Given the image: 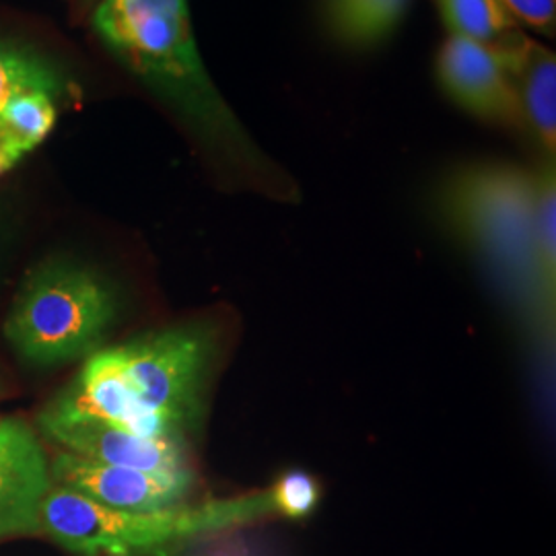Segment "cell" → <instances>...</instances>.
<instances>
[{"instance_id": "cell-1", "label": "cell", "mask_w": 556, "mask_h": 556, "mask_svg": "<svg viewBox=\"0 0 556 556\" xmlns=\"http://www.w3.org/2000/svg\"><path fill=\"white\" fill-rule=\"evenodd\" d=\"M93 29L128 71L178 110L217 157L236 172L268 176V160L204 68L188 0H100Z\"/></svg>"}, {"instance_id": "cell-2", "label": "cell", "mask_w": 556, "mask_h": 556, "mask_svg": "<svg viewBox=\"0 0 556 556\" xmlns=\"http://www.w3.org/2000/svg\"><path fill=\"white\" fill-rule=\"evenodd\" d=\"M534 202V174L505 163L456 169L438 192L439 217L486 264L519 326L548 357L553 344L544 337L538 301Z\"/></svg>"}, {"instance_id": "cell-3", "label": "cell", "mask_w": 556, "mask_h": 556, "mask_svg": "<svg viewBox=\"0 0 556 556\" xmlns=\"http://www.w3.org/2000/svg\"><path fill=\"white\" fill-rule=\"evenodd\" d=\"M266 517H277L270 489L163 511H124L52 482L41 501L40 532L80 556L155 555L172 544Z\"/></svg>"}, {"instance_id": "cell-4", "label": "cell", "mask_w": 556, "mask_h": 556, "mask_svg": "<svg viewBox=\"0 0 556 556\" xmlns=\"http://www.w3.org/2000/svg\"><path fill=\"white\" fill-rule=\"evenodd\" d=\"M116 316V291L96 268L75 260H46L23 280L4 337L25 363L56 367L93 355Z\"/></svg>"}, {"instance_id": "cell-5", "label": "cell", "mask_w": 556, "mask_h": 556, "mask_svg": "<svg viewBox=\"0 0 556 556\" xmlns=\"http://www.w3.org/2000/svg\"><path fill=\"white\" fill-rule=\"evenodd\" d=\"M140 402L186 438L202 415L204 388L217 353L215 332L202 324L147 332L116 346Z\"/></svg>"}, {"instance_id": "cell-6", "label": "cell", "mask_w": 556, "mask_h": 556, "mask_svg": "<svg viewBox=\"0 0 556 556\" xmlns=\"http://www.w3.org/2000/svg\"><path fill=\"white\" fill-rule=\"evenodd\" d=\"M56 422H105L147 439H184L149 410L124 374L116 346L96 351L40 415Z\"/></svg>"}, {"instance_id": "cell-7", "label": "cell", "mask_w": 556, "mask_h": 556, "mask_svg": "<svg viewBox=\"0 0 556 556\" xmlns=\"http://www.w3.org/2000/svg\"><path fill=\"white\" fill-rule=\"evenodd\" d=\"M52 482L105 507L124 511H163L184 505L194 477L184 472H147L101 464L71 452H60L50 464Z\"/></svg>"}, {"instance_id": "cell-8", "label": "cell", "mask_w": 556, "mask_h": 556, "mask_svg": "<svg viewBox=\"0 0 556 556\" xmlns=\"http://www.w3.org/2000/svg\"><path fill=\"white\" fill-rule=\"evenodd\" d=\"M438 80L443 91L466 112L489 122L523 128L503 52L450 36L439 50Z\"/></svg>"}, {"instance_id": "cell-9", "label": "cell", "mask_w": 556, "mask_h": 556, "mask_svg": "<svg viewBox=\"0 0 556 556\" xmlns=\"http://www.w3.org/2000/svg\"><path fill=\"white\" fill-rule=\"evenodd\" d=\"M52 486L40 441L20 418H0V538L40 532V507Z\"/></svg>"}, {"instance_id": "cell-10", "label": "cell", "mask_w": 556, "mask_h": 556, "mask_svg": "<svg viewBox=\"0 0 556 556\" xmlns=\"http://www.w3.org/2000/svg\"><path fill=\"white\" fill-rule=\"evenodd\" d=\"M41 431L54 439L64 452L101 464L126 466L147 472H184V439H147L105 422H56L41 420Z\"/></svg>"}, {"instance_id": "cell-11", "label": "cell", "mask_w": 556, "mask_h": 556, "mask_svg": "<svg viewBox=\"0 0 556 556\" xmlns=\"http://www.w3.org/2000/svg\"><path fill=\"white\" fill-rule=\"evenodd\" d=\"M514 80L521 126L534 137L542 151L555 161L556 153V59L551 50L523 36L503 50Z\"/></svg>"}, {"instance_id": "cell-12", "label": "cell", "mask_w": 556, "mask_h": 556, "mask_svg": "<svg viewBox=\"0 0 556 556\" xmlns=\"http://www.w3.org/2000/svg\"><path fill=\"white\" fill-rule=\"evenodd\" d=\"M534 202V262L538 301L544 337L555 346L556 307V176L555 161H546L536 174Z\"/></svg>"}, {"instance_id": "cell-13", "label": "cell", "mask_w": 556, "mask_h": 556, "mask_svg": "<svg viewBox=\"0 0 556 556\" xmlns=\"http://www.w3.org/2000/svg\"><path fill=\"white\" fill-rule=\"evenodd\" d=\"M410 0H328L332 34L346 46L369 48L396 31Z\"/></svg>"}, {"instance_id": "cell-14", "label": "cell", "mask_w": 556, "mask_h": 556, "mask_svg": "<svg viewBox=\"0 0 556 556\" xmlns=\"http://www.w3.org/2000/svg\"><path fill=\"white\" fill-rule=\"evenodd\" d=\"M438 7L452 36L477 41L497 52L511 48L526 36L501 0H438Z\"/></svg>"}, {"instance_id": "cell-15", "label": "cell", "mask_w": 556, "mask_h": 556, "mask_svg": "<svg viewBox=\"0 0 556 556\" xmlns=\"http://www.w3.org/2000/svg\"><path fill=\"white\" fill-rule=\"evenodd\" d=\"M56 118L54 93L41 89L17 93L0 110V147L21 161L48 139Z\"/></svg>"}, {"instance_id": "cell-16", "label": "cell", "mask_w": 556, "mask_h": 556, "mask_svg": "<svg viewBox=\"0 0 556 556\" xmlns=\"http://www.w3.org/2000/svg\"><path fill=\"white\" fill-rule=\"evenodd\" d=\"M31 89L56 96L62 89L59 71L38 52L0 40V110L13 96Z\"/></svg>"}, {"instance_id": "cell-17", "label": "cell", "mask_w": 556, "mask_h": 556, "mask_svg": "<svg viewBox=\"0 0 556 556\" xmlns=\"http://www.w3.org/2000/svg\"><path fill=\"white\" fill-rule=\"evenodd\" d=\"M268 489L275 498L277 517L285 519H305L314 516L321 501L318 478L312 477L305 470H289L280 475Z\"/></svg>"}, {"instance_id": "cell-18", "label": "cell", "mask_w": 556, "mask_h": 556, "mask_svg": "<svg viewBox=\"0 0 556 556\" xmlns=\"http://www.w3.org/2000/svg\"><path fill=\"white\" fill-rule=\"evenodd\" d=\"M507 13L516 21L540 34L555 36L556 0H501Z\"/></svg>"}, {"instance_id": "cell-19", "label": "cell", "mask_w": 556, "mask_h": 556, "mask_svg": "<svg viewBox=\"0 0 556 556\" xmlns=\"http://www.w3.org/2000/svg\"><path fill=\"white\" fill-rule=\"evenodd\" d=\"M20 161L15 160L13 155H9L2 147H0V176H4L7 172H11Z\"/></svg>"}]
</instances>
